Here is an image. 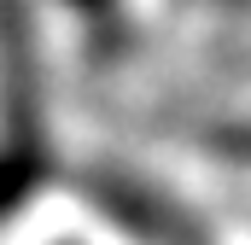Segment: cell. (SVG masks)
I'll return each mask as SVG.
<instances>
[{
	"mask_svg": "<svg viewBox=\"0 0 251 245\" xmlns=\"http://www.w3.org/2000/svg\"><path fill=\"white\" fill-rule=\"evenodd\" d=\"M29 12L35 6L24 0H0V222H12L59 175Z\"/></svg>",
	"mask_w": 251,
	"mask_h": 245,
	"instance_id": "6da1fadb",
	"label": "cell"
},
{
	"mask_svg": "<svg viewBox=\"0 0 251 245\" xmlns=\"http://www.w3.org/2000/svg\"><path fill=\"white\" fill-rule=\"evenodd\" d=\"M76 198L105 222L117 228L123 245H210L204 216L181 204L164 181H152L146 170H128V164H88L76 175Z\"/></svg>",
	"mask_w": 251,
	"mask_h": 245,
	"instance_id": "7a4b0ae2",
	"label": "cell"
},
{
	"mask_svg": "<svg viewBox=\"0 0 251 245\" xmlns=\"http://www.w3.org/2000/svg\"><path fill=\"white\" fill-rule=\"evenodd\" d=\"M53 12H76V18H100V12H117V0H47Z\"/></svg>",
	"mask_w": 251,
	"mask_h": 245,
	"instance_id": "3957f363",
	"label": "cell"
}]
</instances>
